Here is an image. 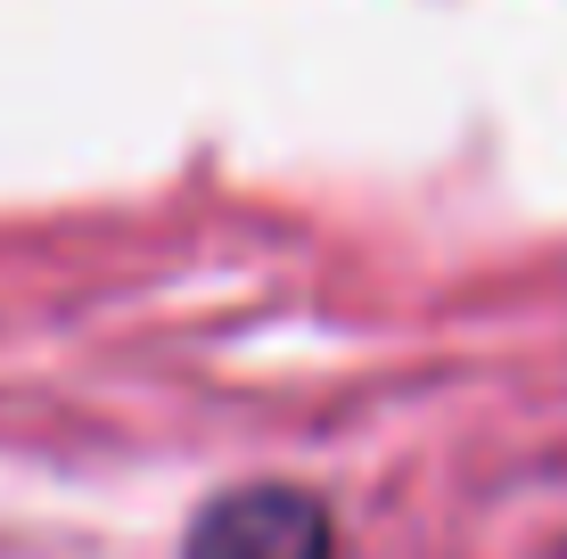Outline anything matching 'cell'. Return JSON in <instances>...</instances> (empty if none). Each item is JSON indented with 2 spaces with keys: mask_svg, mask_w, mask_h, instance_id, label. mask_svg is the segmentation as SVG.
Masks as SVG:
<instances>
[{
  "mask_svg": "<svg viewBox=\"0 0 567 559\" xmlns=\"http://www.w3.org/2000/svg\"><path fill=\"white\" fill-rule=\"evenodd\" d=\"M189 559H329V510L288 486L223 494L189 535Z\"/></svg>",
  "mask_w": 567,
  "mask_h": 559,
  "instance_id": "cell-1",
  "label": "cell"
}]
</instances>
